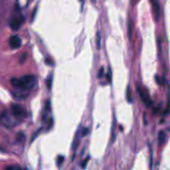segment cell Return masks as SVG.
Listing matches in <instances>:
<instances>
[{"mask_svg": "<svg viewBox=\"0 0 170 170\" xmlns=\"http://www.w3.org/2000/svg\"><path fill=\"white\" fill-rule=\"evenodd\" d=\"M26 58H27V55L26 54H23V55H22L21 58H20V62L21 63L24 62L25 59H26Z\"/></svg>", "mask_w": 170, "mask_h": 170, "instance_id": "cell-20", "label": "cell"}, {"mask_svg": "<svg viewBox=\"0 0 170 170\" xmlns=\"http://www.w3.org/2000/svg\"><path fill=\"white\" fill-rule=\"evenodd\" d=\"M89 129L87 128H83L80 130V134L81 137H85L88 134Z\"/></svg>", "mask_w": 170, "mask_h": 170, "instance_id": "cell-14", "label": "cell"}, {"mask_svg": "<svg viewBox=\"0 0 170 170\" xmlns=\"http://www.w3.org/2000/svg\"><path fill=\"white\" fill-rule=\"evenodd\" d=\"M24 19L23 16L12 18L10 23L11 28L14 30H18L21 28L22 24L24 23Z\"/></svg>", "mask_w": 170, "mask_h": 170, "instance_id": "cell-4", "label": "cell"}, {"mask_svg": "<svg viewBox=\"0 0 170 170\" xmlns=\"http://www.w3.org/2000/svg\"><path fill=\"white\" fill-rule=\"evenodd\" d=\"M21 122L22 120L16 117L11 110L4 111L0 115V125L7 128L14 127Z\"/></svg>", "mask_w": 170, "mask_h": 170, "instance_id": "cell-2", "label": "cell"}, {"mask_svg": "<svg viewBox=\"0 0 170 170\" xmlns=\"http://www.w3.org/2000/svg\"><path fill=\"white\" fill-rule=\"evenodd\" d=\"M37 82V78L33 75H25L20 78H12V86L19 91H28L35 88Z\"/></svg>", "mask_w": 170, "mask_h": 170, "instance_id": "cell-1", "label": "cell"}, {"mask_svg": "<svg viewBox=\"0 0 170 170\" xmlns=\"http://www.w3.org/2000/svg\"><path fill=\"white\" fill-rule=\"evenodd\" d=\"M100 35L99 32H98L97 37H96V45L98 49L100 48Z\"/></svg>", "mask_w": 170, "mask_h": 170, "instance_id": "cell-15", "label": "cell"}, {"mask_svg": "<svg viewBox=\"0 0 170 170\" xmlns=\"http://www.w3.org/2000/svg\"><path fill=\"white\" fill-rule=\"evenodd\" d=\"M81 134H80V129H78L77 133H76L75 138L72 144V149L73 150H75L77 148L80 142V138L81 137Z\"/></svg>", "mask_w": 170, "mask_h": 170, "instance_id": "cell-7", "label": "cell"}, {"mask_svg": "<svg viewBox=\"0 0 170 170\" xmlns=\"http://www.w3.org/2000/svg\"><path fill=\"white\" fill-rule=\"evenodd\" d=\"M13 94L16 98H19V99L24 98L25 97V94L22 93L21 92H16L13 93Z\"/></svg>", "mask_w": 170, "mask_h": 170, "instance_id": "cell-13", "label": "cell"}, {"mask_svg": "<svg viewBox=\"0 0 170 170\" xmlns=\"http://www.w3.org/2000/svg\"><path fill=\"white\" fill-rule=\"evenodd\" d=\"M11 111L16 117L22 121L27 115L24 108L23 106L19 104H12L11 106Z\"/></svg>", "mask_w": 170, "mask_h": 170, "instance_id": "cell-3", "label": "cell"}, {"mask_svg": "<svg viewBox=\"0 0 170 170\" xmlns=\"http://www.w3.org/2000/svg\"><path fill=\"white\" fill-rule=\"evenodd\" d=\"M21 169V167L18 166H8L6 168V169L8 170H18Z\"/></svg>", "mask_w": 170, "mask_h": 170, "instance_id": "cell-19", "label": "cell"}, {"mask_svg": "<svg viewBox=\"0 0 170 170\" xmlns=\"http://www.w3.org/2000/svg\"><path fill=\"white\" fill-rule=\"evenodd\" d=\"M152 4L156 17L157 20L158 19L159 20L160 15V9L158 0H152Z\"/></svg>", "mask_w": 170, "mask_h": 170, "instance_id": "cell-8", "label": "cell"}, {"mask_svg": "<svg viewBox=\"0 0 170 170\" xmlns=\"http://www.w3.org/2000/svg\"><path fill=\"white\" fill-rule=\"evenodd\" d=\"M46 63H47V64L48 65H52V62L49 59H47L46 60Z\"/></svg>", "mask_w": 170, "mask_h": 170, "instance_id": "cell-22", "label": "cell"}, {"mask_svg": "<svg viewBox=\"0 0 170 170\" xmlns=\"http://www.w3.org/2000/svg\"><path fill=\"white\" fill-rule=\"evenodd\" d=\"M10 45L12 49H18L21 47L22 41L17 35H12L10 39Z\"/></svg>", "mask_w": 170, "mask_h": 170, "instance_id": "cell-6", "label": "cell"}, {"mask_svg": "<svg viewBox=\"0 0 170 170\" xmlns=\"http://www.w3.org/2000/svg\"><path fill=\"white\" fill-rule=\"evenodd\" d=\"M138 91L141 97V99L142 100L144 104L147 107H149L151 105L152 102L150 98L149 93L147 91H144L143 89L140 88V86H138L137 88Z\"/></svg>", "mask_w": 170, "mask_h": 170, "instance_id": "cell-5", "label": "cell"}, {"mask_svg": "<svg viewBox=\"0 0 170 170\" xmlns=\"http://www.w3.org/2000/svg\"><path fill=\"white\" fill-rule=\"evenodd\" d=\"M104 67H101V68L100 69L98 74V77L99 78H100L101 77H102L103 76L104 74Z\"/></svg>", "mask_w": 170, "mask_h": 170, "instance_id": "cell-18", "label": "cell"}, {"mask_svg": "<svg viewBox=\"0 0 170 170\" xmlns=\"http://www.w3.org/2000/svg\"><path fill=\"white\" fill-rule=\"evenodd\" d=\"M167 135L164 131L161 130L159 132L158 135V141L159 145H162L164 144L166 140Z\"/></svg>", "mask_w": 170, "mask_h": 170, "instance_id": "cell-9", "label": "cell"}, {"mask_svg": "<svg viewBox=\"0 0 170 170\" xmlns=\"http://www.w3.org/2000/svg\"><path fill=\"white\" fill-rule=\"evenodd\" d=\"M52 82H53V76L51 75L48 76L47 80V88L48 89L51 88Z\"/></svg>", "mask_w": 170, "mask_h": 170, "instance_id": "cell-11", "label": "cell"}, {"mask_svg": "<svg viewBox=\"0 0 170 170\" xmlns=\"http://www.w3.org/2000/svg\"><path fill=\"white\" fill-rule=\"evenodd\" d=\"M155 78H156V81L160 85H164L165 82L164 78L162 79L158 75H156L155 76Z\"/></svg>", "mask_w": 170, "mask_h": 170, "instance_id": "cell-12", "label": "cell"}, {"mask_svg": "<svg viewBox=\"0 0 170 170\" xmlns=\"http://www.w3.org/2000/svg\"><path fill=\"white\" fill-rule=\"evenodd\" d=\"M88 160H89V159L87 158L86 160H85L83 161V162L82 163V168H85L86 167V165H87V162H88Z\"/></svg>", "mask_w": 170, "mask_h": 170, "instance_id": "cell-21", "label": "cell"}, {"mask_svg": "<svg viewBox=\"0 0 170 170\" xmlns=\"http://www.w3.org/2000/svg\"><path fill=\"white\" fill-rule=\"evenodd\" d=\"M128 34H129V40H131V37H132V24L129 23L128 24Z\"/></svg>", "mask_w": 170, "mask_h": 170, "instance_id": "cell-17", "label": "cell"}, {"mask_svg": "<svg viewBox=\"0 0 170 170\" xmlns=\"http://www.w3.org/2000/svg\"><path fill=\"white\" fill-rule=\"evenodd\" d=\"M126 97H127V99L129 103L132 102L133 99H132V93H131V87L129 85L127 86V88Z\"/></svg>", "mask_w": 170, "mask_h": 170, "instance_id": "cell-10", "label": "cell"}, {"mask_svg": "<svg viewBox=\"0 0 170 170\" xmlns=\"http://www.w3.org/2000/svg\"><path fill=\"white\" fill-rule=\"evenodd\" d=\"M64 161V157L62 156H59L57 159V164L58 165H61Z\"/></svg>", "mask_w": 170, "mask_h": 170, "instance_id": "cell-16", "label": "cell"}]
</instances>
